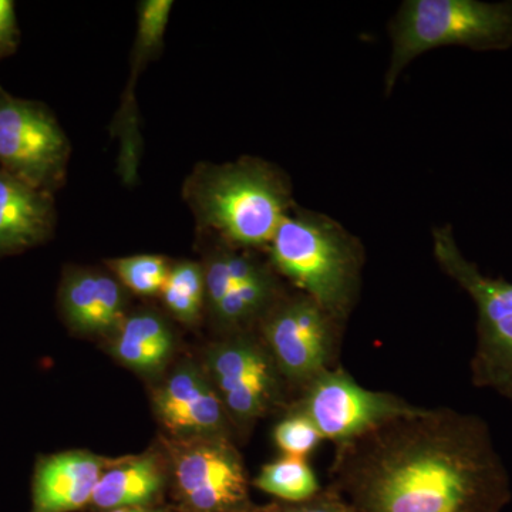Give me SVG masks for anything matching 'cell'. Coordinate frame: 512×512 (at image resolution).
I'll return each instance as SVG.
<instances>
[{"label":"cell","instance_id":"obj_18","mask_svg":"<svg viewBox=\"0 0 512 512\" xmlns=\"http://www.w3.org/2000/svg\"><path fill=\"white\" fill-rule=\"evenodd\" d=\"M165 306L175 318L195 323L205 305V279L202 265L181 262L171 266L163 292Z\"/></svg>","mask_w":512,"mask_h":512},{"label":"cell","instance_id":"obj_14","mask_svg":"<svg viewBox=\"0 0 512 512\" xmlns=\"http://www.w3.org/2000/svg\"><path fill=\"white\" fill-rule=\"evenodd\" d=\"M60 306L64 318L84 333H104L124 322L126 292L119 279L96 271H72L63 279Z\"/></svg>","mask_w":512,"mask_h":512},{"label":"cell","instance_id":"obj_9","mask_svg":"<svg viewBox=\"0 0 512 512\" xmlns=\"http://www.w3.org/2000/svg\"><path fill=\"white\" fill-rule=\"evenodd\" d=\"M174 477L188 512H252L241 454L229 437H194L178 448Z\"/></svg>","mask_w":512,"mask_h":512},{"label":"cell","instance_id":"obj_22","mask_svg":"<svg viewBox=\"0 0 512 512\" xmlns=\"http://www.w3.org/2000/svg\"><path fill=\"white\" fill-rule=\"evenodd\" d=\"M18 42L15 3L0 0V55L10 52Z\"/></svg>","mask_w":512,"mask_h":512},{"label":"cell","instance_id":"obj_1","mask_svg":"<svg viewBox=\"0 0 512 512\" xmlns=\"http://www.w3.org/2000/svg\"><path fill=\"white\" fill-rule=\"evenodd\" d=\"M333 487L355 512H501L510 474L477 414L423 407L336 444Z\"/></svg>","mask_w":512,"mask_h":512},{"label":"cell","instance_id":"obj_8","mask_svg":"<svg viewBox=\"0 0 512 512\" xmlns=\"http://www.w3.org/2000/svg\"><path fill=\"white\" fill-rule=\"evenodd\" d=\"M419 407L397 394L366 389L339 365L316 377L289 410L305 414L323 440L336 446Z\"/></svg>","mask_w":512,"mask_h":512},{"label":"cell","instance_id":"obj_4","mask_svg":"<svg viewBox=\"0 0 512 512\" xmlns=\"http://www.w3.org/2000/svg\"><path fill=\"white\" fill-rule=\"evenodd\" d=\"M392 59L386 94L417 56L441 46H466L480 52L512 46V2L406 0L393 19Z\"/></svg>","mask_w":512,"mask_h":512},{"label":"cell","instance_id":"obj_16","mask_svg":"<svg viewBox=\"0 0 512 512\" xmlns=\"http://www.w3.org/2000/svg\"><path fill=\"white\" fill-rule=\"evenodd\" d=\"M173 343V333L160 316L141 312L121 323L113 350L130 369L151 373L165 365Z\"/></svg>","mask_w":512,"mask_h":512},{"label":"cell","instance_id":"obj_3","mask_svg":"<svg viewBox=\"0 0 512 512\" xmlns=\"http://www.w3.org/2000/svg\"><path fill=\"white\" fill-rule=\"evenodd\" d=\"M268 249L279 275L346 325L359 298L365 265L363 247L352 234L325 215L293 208Z\"/></svg>","mask_w":512,"mask_h":512},{"label":"cell","instance_id":"obj_10","mask_svg":"<svg viewBox=\"0 0 512 512\" xmlns=\"http://www.w3.org/2000/svg\"><path fill=\"white\" fill-rule=\"evenodd\" d=\"M69 141L43 107L0 94V164L26 183L46 190L63 177Z\"/></svg>","mask_w":512,"mask_h":512},{"label":"cell","instance_id":"obj_5","mask_svg":"<svg viewBox=\"0 0 512 512\" xmlns=\"http://www.w3.org/2000/svg\"><path fill=\"white\" fill-rule=\"evenodd\" d=\"M433 239L441 271L473 299L477 308L471 383L512 404V282L484 275L468 261L450 227L434 229Z\"/></svg>","mask_w":512,"mask_h":512},{"label":"cell","instance_id":"obj_13","mask_svg":"<svg viewBox=\"0 0 512 512\" xmlns=\"http://www.w3.org/2000/svg\"><path fill=\"white\" fill-rule=\"evenodd\" d=\"M55 208L49 191L0 171V255L35 247L52 232Z\"/></svg>","mask_w":512,"mask_h":512},{"label":"cell","instance_id":"obj_11","mask_svg":"<svg viewBox=\"0 0 512 512\" xmlns=\"http://www.w3.org/2000/svg\"><path fill=\"white\" fill-rule=\"evenodd\" d=\"M158 417L181 436L229 437L232 426L207 372L183 366L160 387L154 400Z\"/></svg>","mask_w":512,"mask_h":512},{"label":"cell","instance_id":"obj_19","mask_svg":"<svg viewBox=\"0 0 512 512\" xmlns=\"http://www.w3.org/2000/svg\"><path fill=\"white\" fill-rule=\"evenodd\" d=\"M116 278L128 291L141 296H156L163 292L170 275L167 259L158 255H133L110 262Z\"/></svg>","mask_w":512,"mask_h":512},{"label":"cell","instance_id":"obj_15","mask_svg":"<svg viewBox=\"0 0 512 512\" xmlns=\"http://www.w3.org/2000/svg\"><path fill=\"white\" fill-rule=\"evenodd\" d=\"M163 484V471L156 458H134L104 470L94 490L92 504L104 511L146 507L160 493Z\"/></svg>","mask_w":512,"mask_h":512},{"label":"cell","instance_id":"obj_7","mask_svg":"<svg viewBox=\"0 0 512 512\" xmlns=\"http://www.w3.org/2000/svg\"><path fill=\"white\" fill-rule=\"evenodd\" d=\"M207 375L232 430L247 431L278 407L289 410L295 402L256 329L231 333L214 343L207 352Z\"/></svg>","mask_w":512,"mask_h":512},{"label":"cell","instance_id":"obj_21","mask_svg":"<svg viewBox=\"0 0 512 512\" xmlns=\"http://www.w3.org/2000/svg\"><path fill=\"white\" fill-rule=\"evenodd\" d=\"M252 512H355L343 495L330 485L328 490H320L311 500L303 503L274 504Z\"/></svg>","mask_w":512,"mask_h":512},{"label":"cell","instance_id":"obj_17","mask_svg":"<svg viewBox=\"0 0 512 512\" xmlns=\"http://www.w3.org/2000/svg\"><path fill=\"white\" fill-rule=\"evenodd\" d=\"M254 484L285 503H303L320 491L318 478L306 457L284 456L266 464Z\"/></svg>","mask_w":512,"mask_h":512},{"label":"cell","instance_id":"obj_2","mask_svg":"<svg viewBox=\"0 0 512 512\" xmlns=\"http://www.w3.org/2000/svg\"><path fill=\"white\" fill-rule=\"evenodd\" d=\"M185 198L202 227L238 249L268 248L295 208L285 175L258 158L200 165L185 185Z\"/></svg>","mask_w":512,"mask_h":512},{"label":"cell","instance_id":"obj_6","mask_svg":"<svg viewBox=\"0 0 512 512\" xmlns=\"http://www.w3.org/2000/svg\"><path fill=\"white\" fill-rule=\"evenodd\" d=\"M345 325L308 295H282L256 332L288 383L293 399L320 375L339 366Z\"/></svg>","mask_w":512,"mask_h":512},{"label":"cell","instance_id":"obj_23","mask_svg":"<svg viewBox=\"0 0 512 512\" xmlns=\"http://www.w3.org/2000/svg\"><path fill=\"white\" fill-rule=\"evenodd\" d=\"M107 512H165L163 510H154V508L147 507H130V508H119V510L107 511Z\"/></svg>","mask_w":512,"mask_h":512},{"label":"cell","instance_id":"obj_12","mask_svg":"<svg viewBox=\"0 0 512 512\" xmlns=\"http://www.w3.org/2000/svg\"><path fill=\"white\" fill-rule=\"evenodd\" d=\"M107 463L84 451L40 458L33 477L32 512H72L92 503Z\"/></svg>","mask_w":512,"mask_h":512},{"label":"cell","instance_id":"obj_20","mask_svg":"<svg viewBox=\"0 0 512 512\" xmlns=\"http://www.w3.org/2000/svg\"><path fill=\"white\" fill-rule=\"evenodd\" d=\"M276 447L285 456L306 457L323 443V437L311 419L301 412L289 410L274 430Z\"/></svg>","mask_w":512,"mask_h":512}]
</instances>
